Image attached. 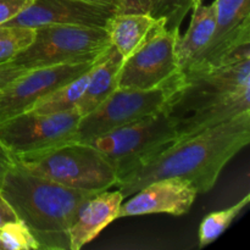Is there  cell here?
<instances>
[{"mask_svg": "<svg viewBox=\"0 0 250 250\" xmlns=\"http://www.w3.org/2000/svg\"><path fill=\"white\" fill-rule=\"evenodd\" d=\"M250 142V111L171 143L165 149L119 176L115 185L122 197L161 178H181L198 193L212 189L225 166Z\"/></svg>", "mask_w": 250, "mask_h": 250, "instance_id": "obj_1", "label": "cell"}, {"mask_svg": "<svg viewBox=\"0 0 250 250\" xmlns=\"http://www.w3.org/2000/svg\"><path fill=\"white\" fill-rule=\"evenodd\" d=\"M0 190L17 219L29 229L39 249L70 250L68 231L78 210L93 192L72 189L39 177L14 161Z\"/></svg>", "mask_w": 250, "mask_h": 250, "instance_id": "obj_2", "label": "cell"}, {"mask_svg": "<svg viewBox=\"0 0 250 250\" xmlns=\"http://www.w3.org/2000/svg\"><path fill=\"white\" fill-rule=\"evenodd\" d=\"M23 170L65 187L98 193L115 187L116 168L87 142H70L48 150L14 158Z\"/></svg>", "mask_w": 250, "mask_h": 250, "instance_id": "obj_3", "label": "cell"}, {"mask_svg": "<svg viewBox=\"0 0 250 250\" xmlns=\"http://www.w3.org/2000/svg\"><path fill=\"white\" fill-rule=\"evenodd\" d=\"M111 46L106 28L82 26H43L34 28L29 45L11 62L24 70L95 61Z\"/></svg>", "mask_w": 250, "mask_h": 250, "instance_id": "obj_4", "label": "cell"}, {"mask_svg": "<svg viewBox=\"0 0 250 250\" xmlns=\"http://www.w3.org/2000/svg\"><path fill=\"white\" fill-rule=\"evenodd\" d=\"M176 139L177 117L168 111H161L112 129L87 143L97 148L121 176Z\"/></svg>", "mask_w": 250, "mask_h": 250, "instance_id": "obj_5", "label": "cell"}, {"mask_svg": "<svg viewBox=\"0 0 250 250\" xmlns=\"http://www.w3.org/2000/svg\"><path fill=\"white\" fill-rule=\"evenodd\" d=\"M181 78L153 89L117 87L99 106L81 117L76 141L88 142L127 124L168 111L170 100L180 87Z\"/></svg>", "mask_w": 250, "mask_h": 250, "instance_id": "obj_6", "label": "cell"}, {"mask_svg": "<svg viewBox=\"0 0 250 250\" xmlns=\"http://www.w3.org/2000/svg\"><path fill=\"white\" fill-rule=\"evenodd\" d=\"M180 36V28H167L165 20L158 19L146 41L122 62L117 87L153 89L180 80L176 54Z\"/></svg>", "mask_w": 250, "mask_h": 250, "instance_id": "obj_7", "label": "cell"}, {"mask_svg": "<svg viewBox=\"0 0 250 250\" xmlns=\"http://www.w3.org/2000/svg\"><path fill=\"white\" fill-rule=\"evenodd\" d=\"M81 117L77 109L56 114L22 112L0 122V143L12 158L48 150L76 141Z\"/></svg>", "mask_w": 250, "mask_h": 250, "instance_id": "obj_8", "label": "cell"}, {"mask_svg": "<svg viewBox=\"0 0 250 250\" xmlns=\"http://www.w3.org/2000/svg\"><path fill=\"white\" fill-rule=\"evenodd\" d=\"M247 87H250V59L192 68L182 72L180 87L170 100L168 112L180 119Z\"/></svg>", "mask_w": 250, "mask_h": 250, "instance_id": "obj_9", "label": "cell"}, {"mask_svg": "<svg viewBox=\"0 0 250 250\" xmlns=\"http://www.w3.org/2000/svg\"><path fill=\"white\" fill-rule=\"evenodd\" d=\"M214 2L216 7L214 33L207 48L188 70L250 59V0Z\"/></svg>", "mask_w": 250, "mask_h": 250, "instance_id": "obj_10", "label": "cell"}, {"mask_svg": "<svg viewBox=\"0 0 250 250\" xmlns=\"http://www.w3.org/2000/svg\"><path fill=\"white\" fill-rule=\"evenodd\" d=\"M95 61L26 71L0 90V122L31 110L54 90L87 72Z\"/></svg>", "mask_w": 250, "mask_h": 250, "instance_id": "obj_11", "label": "cell"}, {"mask_svg": "<svg viewBox=\"0 0 250 250\" xmlns=\"http://www.w3.org/2000/svg\"><path fill=\"white\" fill-rule=\"evenodd\" d=\"M119 12L115 5L98 4L83 0H32L17 16L2 26L37 28L43 26H82L107 28Z\"/></svg>", "mask_w": 250, "mask_h": 250, "instance_id": "obj_12", "label": "cell"}, {"mask_svg": "<svg viewBox=\"0 0 250 250\" xmlns=\"http://www.w3.org/2000/svg\"><path fill=\"white\" fill-rule=\"evenodd\" d=\"M199 194L190 182L181 178H161L153 181L132 198L122 203L119 219L150 214H168L181 216L189 211Z\"/></svg>", "mask_w": 250, "mask_h": 250, "instance_id": "obj_13", "label": "cell"}, {"mask_svg": "<svg viewBox=\"0 0 250 250\" xmlns=\"http://www.w3.org/2000/svg\"><path fill=\"white\" fill-rule=\"evenodd\" d=\"M122 203L124 197L119 189L102 190L85 200L68 231L70 250L83 248L119 219Z\"/></svg>", "mask_w": 250, "mask_h": 250, "instance_id": "obj_14", "label": "cell"}, {"mask_svg": "<svg viewBox=\"0 0 250 250\" xmlns=\"http://www.w3.org/2000/svg\"><path fill=\"white\" fill-rule=\"evenodd\" d=\"M250 111V87L229 94L215 104L177 119V139L188 138L204 129Z\"/></svg>", "mask_w": 250, "mask_h": 250, "instance_id": "obj_15", "label": "cell"}, {"mask_svg": "<svg viewBox=\"0 0 250 250\" xmlns=\"http://www.w3.org/2000/svg\"><path fill=\"white\" fill-rule=\"evenodd\" d=\"M193 14L189 26L183 36H180L176 46L178 66L181 72L192 67L198 56L207 48L215 29L216 7L215 2L205 5L198 0L192 7Z\"/></svg>", "mask_w": 250, "mask_h": 250, "instance_id": "obj_16", "label": "cell"}, {"mask_svg": "<svg viewBox=\"0 0 250 250\" xmlns=\"http://www.w3.org/2000/svg\"><path fill=\"white\" fill-rule=\"evenodd\" d=\"M122 62L124 58L112 45L107 49L104 55L95 61L90 70L87 88L76 105V109L82 116L99 106L116 89Z\"/></svg>", "mask_w": 250, "mask_h": 250, "instance_id": "obj_17", "label": "cell"}, {"mask_svg": "<svg viewBox=\"0 0 250 250\" xmlns=\"http://www.w3.org/2000/svg\"><path fill=\"white\" fill-rule=\"evenodd\" d=\"M156 22L150 14L117 12L106 28L111 45L125 60L146 41Z\"/></svg>", "mask_w": 250, "mask_h": 250, "instance_id": "obj_18", "label": "cell"}, {"mask_svg": "<svg viewBox=\"0 0 250 250\" xmlns=\"http://www.w3.org/2000/svg\"><path fill=\"white\" fill-rule=\"evenodd\" d=\"M92 67L87 72L82 73L81 76L73 78L72 81L54 90L51 94L37 103L28 111L39 112V114H56V112L76 109L78 100L84 93L88 82H89Z\"/></svg>", "mask_w": 250, "mask_h": 250, "instance_id": "obj_19", "label": "cell"}, {"mask_svg": "<svg viewBox=\"0 0 250 250\" xmlns=\"http://www.w3.org/2000/svg\"><path fill=\"white\" fill-rule=\"evenodd\" d=\"M250 202V194L242 198L239 202L227 209L220 210V211L210 212L209 215L203 219L200 222L199 232H198V238H199V247L209 246L214 243L229 226L232 222L237 219L239 214L248 207Z\"/></svg>", "mask_w": 250, "mask_h": 250, "instance_id": "obj_20", "label": "cell"}, {"mask_svg": "<svg viewBox=\"0 0 250 250\" xmlns=\"http://www.w3.org/2000/svg\"><path fill=\"white\" fill-rule=\"evenodd\" d=\"M34 37V29L17 26H0V63L9 62Z\"/></svg>", "mask_w": 250, "mask_h": 250, "instance_id": "obj_21", "label": "cell"}, {"mask_svg": "<svg viewBox=\"0 0 250 250\" xmlns=\"http://www.w3.org/2000/svg\"><path fill=\"white\" fill-rule=\"evenodd\" d=\"M0 247L1 250H39L38 242L21 220L0 229Z\"/></svg>", "mask_w": 250, "mask_h": 250, "instance_id": "obj_22", "label": "cell"}, {"mask_svg": "<svg viewBox=\"0 0 250 250\" xmlns=\"http://www.w3.org/2000/svg\"><path fill=\"white\" fill-rule=\"evenodd\" d=\"M198 0H154L150 15L164 19L167 28H180L181 23Z\"/></svg>", "mask_w": 250, "mask_h": 250, "instance_id": "obj_23", "label": "cell"}, {"mask_svg": "<svg viewBox=\"0 0 250 250\" xmlns=\"http://www.w3.org/2000/svg\"><path fill=\"white\" fill-rule=\"evenodd\" d=\"M32 0H0V26L26 9Z\"/></svg>", "mask_w": 250, "mask_h": 250, "instance_id": "obj_24", "label": "cell"}, {"mask_svg": "<svg viewBox=\"0 0 250 250\" xmlns=\"http://www.w3.org/2000/svg\"><path fill=\"white\" fill-rule=\"evenodd\" d=\"M27 70L20 67V66L15 65L14 62L9 61V62L0 63V90L4 87H6L9 83L16 80L21 75H23Z\"/></svg>", "mask_w": 250, "mask_h": 250, "instance_id": "obj_25", "label": "cell"}, {"mask_svg": "<svg viewBox=\"0 0 250 250\" xmlns=\"http://www.w3.org/2000/svg\"><path fill=\"white\" fill-rule=\"evenodd\" d=\"M154 0H119V12L150 14Z\"/></svg>", "mask_w": 250, "mask_h": 250, "instance_id": "obj_26", "label": "cell"}, {"mask_svg": "<svg viewBox=\"0 0 250 250\" xmlns=\"http://www.w3.org/2000/svg\"><path fill=\"white\" fill-rule=\"evenodd\" d=\"M16 220H19L16 214H15V211L10 207V204L2 195L1 190H0V229L6 224H9V222L16 221Z\"/></svg>", "mask_w": 250, "mask_h": 250, "instance_id": "obj_27", "label": "cell"}, {"mask_svg": "<svg viewBox=\"0 0 250 250\" xmlns=\"http://www.w3.org/2000/svg\"><path fill=\"white\" fill-rule=\"evenodd\" d=\"M12 165H14V158L0 143V182Z\"/></svg>", "mask_w": 250, "mask_h": 250, "instance_id": "obj_28", "label": "cell"}, {"mask_svg": "<svg viewBox=\"0 0 250 250\" xmlns=\"http://www.w3.org/2000/svg\"><path fill=\"white\" fill-rule=\"evenodd\" d=\"M83 1L89 2H98V4H107V5H115L119 9V0H83Z\"/></svg>", "mask_w": 250, "mask_h": 250, "instance_id": "obj_29", "label": "cell"}, {"mask_svg": "<svg viewBox=\"0 0 250 250\" xmlns=\"http://www.w3.org/2000/svg\"><path fill=\"white\" fill-rule=\"evenodd\" d=\"M0 250H1V247H0Z\"/></svg>", "mask_w": 250, "mask_h": 250, "instance_id": "obj_30", "label": "cell"}]
</instances>
